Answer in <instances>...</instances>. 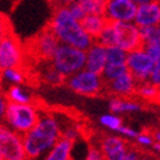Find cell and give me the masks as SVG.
<instances>
[{
	"label": "cell",
	"mask_w": 160,
	"mask_h": 160,
	"mask_svg": "<svg viewBox=\"0 0 160 160\" xmlns=\"http://www.w3.org/2000/svg\"><path fill=\"white\" fill-rule=\"evenodd\" d=\"M65 85L73 92L87 98H95L106 92V83L103 77L86 68L67 77Z\"/></svg>",
	"instance_id": "cell-4"
},
{
	"label": "cell",
	"mask_w": 160,
	"mask_h": 160,
	"mask_svg": "<svg viewBox=\"0 0 160 160\" xmlns=\"http://www.w3.org/2000/svg\"><path fill=\"white\" fill-rule=\"evenodd\" d=\"M137 79H135L129 70L120 74L118 77L106 82V92L111 94L112 97H121V98H130L134 97L137 90Z\"/></svg>",
	"instance_id": "cell-12"
},
{
	"label": "cell",
	"mask_w": 160,
	"mask_h": 160,
	"mask_svg": "<svg viewBox=\"0 0 160 160\" xmlns=\"http://www.w3.org/2000/svg\"><path fill=\"white\" fill-rule=\"evenodd\" d=\"M155 64L156 62L147 55L143 47L129 51L126 55V68L129 73L137 79V82L147 81Z\"/></svg>",
	"instance_id": "cell-8"
},
{
	"label": "cell",
	"mask_w": 160,
	"mask_h": 160,
	"mask_svg": "<svg viewBox=\"0 0 160 160\" xmlns=\"http://www.w3.org/2000/svg\"><path fill=\"white\" fill-rule=\"evenodd\" d=\"M152 135H154V139H155V141H160V133H159V130L154 132Z\"/></svg>",
	"instance_id": "cell-38"
},
{
	"label": "cell",
	"mask_w": 160,
	"mask_h": 160,
	"mask_svg": "<svg viewBox=\"0 0 160 160\" xmlns=\"http://www.w3.org/2000/svg\"><path fill=\"white\" fill-rule=\"evenodd\" d=\"M107 22L108 20L106 18L104 14H85L81 20L82 28L94 41L100 34V31L104 29Z\"/></svg>",
	"instance_id": "cell-18"
},
{
	"label": "cell",
	"mask_w": 160,
	"mask_h": 160,
	"mask_svg": "<svg viewBox=\"0 0 160 160\" xmlns=\"http://www.w3.org/2000/svg\"><path fill=\"white\" fill-rule=\"evenodd\" d=\"M85 159L86 160H103L104 159V155H103L102 150L98 145H94V146H90L89 148H87Z\"/></svg>",
	"instance_id": "cell-30"
},
{
	"label": "cell",
	"mask_w": 160,
	"mask_h": 160,
	"mask_svg": "<svg viewBox=\"0 0 160 160\" xmlns=\"http://www.w3.org/2000/svg\"><path fill=\"white\" fill-rule=\"evenodd\" d=\"M59 44H60L59 39L47 28L42 33H39L37 35V38L33 41V43H31V50H33V53L35 56H38L41 60L47 62L52 59V56Z\"/></svg>",
	"instance_id": "cell-11"
},
{
	"label": "cell",
	"mask_w": 160,
	"mask_h": 160,
	"mask_svg": "<svg viewBox=\"0 0 160 160\" xmlns=\"http://www.w3.org/2000/svg\"><path fill=\"white\" fill-rule=\"evenodd\" d=\"M60 137V124L56 116L51 112L42 111L37 124L21 135L26 159L43 158Z\"/></svg>",
	"instance_id": "cell-1"
},
{
	"label": "cell",
	"mask_w": 160,
	"mask_h": 160,
	"mask_svg": "<svg viewBox=\"0 0 160 160\" xmlns=\"http://www.w3.org/2000/svg\"><path fill=\"white\" fill-rule=\"evenodd\" d=\"M142 46L151 44V43H160V26L159 25H151V26H143L139 28Z\"/></svg>",
	"instance_id": "cell-25"
},
{
	"label": "cell",
	"mask_w": 160,
	"mask_h": 160,
	"mask_svg": "<svg viewBox=\"0 0 160 160\" xmlns=\"http://www.w3.org/2000/svg\"><path fill=\"white\" fill-rule=\"evenodd\" d=\"M117 134H118V135H121V137H122V138H125V139H134L135 137H137L138 132L135 130V129H133V128L126 126V125H124V124H122V126L118 129Z\"/></svg>",
	"instance_id": "cell-31"
},
{
	"label": "cell",
	"mask_w": 160,
	"mask_h": 160,
	"mask_svg": "<svg viewBox=\"0 0 160 160\" xmlns=\"http://www.w3.org/2000/svg\"><path fill=\"white\" fill-rule=\"evenodd\" d=\"M55 7H69L72 3L77 2V0H51Z\"/></svg>",
	"instance_id": "cell-36"
},
{
	"label": "cell",
	"mask_w": 160,
	"mask_h": 160,
	"mask_svg": "<svg viewBox=\"0 0 160 160\" xmlns=\"http://www.w3.org/2000/svg\"><path fill=\"white\" fill-rule=\"evenodd\" d=\"M41 77L43 79V82L50 86H61L65 83V77H64L50 61H47V65H44L42 68Z\"/></svg>",
	"instance_id": "cell-22"
},
{
	"label": "cell",
	"mask_w": 160,
	"mask_h": 160,
	"mask_svg": "<svg viewBox=\"0 0 160 160\" xmlns=\"http://www.w3.org/2000/svg\"><path fill=\"white\" fill-rule=\"evenodd\" d=\"M108 0H77L85 14H104Z\"/></svg>",
	"instance_id": "cell-23"
},
{
	"label": "cell",
	"mask_w": 160,
	"mask_h": 160,
	"mask_svg": "<svg viewBox=\"0 0 160 160\" xmlns=\"http://www.w3.org/2000/svg\"><path fill=\"white\" fill-rule=\"evenodd\" d=\"M4 97L12 103H31L34 102V95L25 85H12L3 90Z\"/></svg>",
	"instance_id": "cell-20"
},
{
	"label": "cell",
	"mask_w": 160,
	"mask_h": 160,
	"mask_svg": "<svg viewBox=\"0 0 160 160\" xmlns=\"http://www.w3.org/2000/svg\"><path fill=\"white\" fill-rule=\"evenodd\" d=\"M109 112H113L116 115H125V113H135L143 108L142 102L138 99L130 98H121V97H113L108 103Z\"/></svg>",
	"instance_id": "cell-17"
},
{
	"label": "cell",
	"mask_w": 160,
	"mask_h": 160,
	"mask_svg": "<svg viewBox=\"0 0 160 160\" xmlns=\"http://www.w3.org/2000/svg\"><path fill=\"white\" fill-rule=\"evenodd\" d=\"M137 4L133 0H108L104 16L111 22H133Z\"/></svg>",
	"instance_id": "cell-10"
},
{
	"label": "cell",
	"mask_w": 160,
	"mask_h": 160,
	"mask_svg": "<svg viewBox=\"0 0 160 160\" xmlns=\"http://www.w3.org/2000/svg\"><path fill=\"white\" fill-rule=\"evenodd\" d=\"M0 155L3 160L26 159L21 135L4 122H0Z\"/></svg>",
	"instance_id": "cell-7"
},
{
	"label": "cell",
	"mask_w": 160,
	"mask_h": 160,
	"mask_svg": "<svg viewBox=\"0 0 160 160\" xmlns=\"http://www.w3.org/2000/svg\"><path fill=\"white\" fill-rule=\"evenodd\" d=\"M112 26L115 33V46L126 52L142 47L139 28L134 22H112Z\"/></svg>",
	"instance_id": "cell-9"
},
{
	"label": "cell",
	"mask_w": 160,
	"mask_h": 160,
	"mask_svg": "<svg viewBox=\"0 0 160 160\" xmlns=\"http://www.w3.org/2000/svg\"><path fill=\"white\" fill-rule=\"evenodd\" d=\"M141 158H142V154L139 152V150L128 147L126 154H125V156H124V160H139Z\"/></svg>",
	"instance_id": "cell-34"
},
{
	"label": "cell",
	"mask_w": 160,
	"mask_h": 160,
	"mask_svg": "<svg viewBox=\"0 0 160 160\" xmlns=\"http://www.w3.org/2000/svg\"><path fill=\"white\" fill-rule=\"evenodd\" d=\"M99 124H100V126L104 128V129L117 133L124 122H122V118L120 115H116L113 112H108V113H104L99 117Z\"/></svg>",
	"instance_id": "cell-24"
},
{
	"label": "cell",
	"mask_w": 160,
	"mask_h": 160,
	"mask_svg": "<svg viewBox=\"0 0 160 160\" xmlns=\"http://www.w3.org/2000/svg\"><path fill=\"white\" fill-rule=\"evenodd\" d=\"M11 31V22L8 21V18L4 14H0V41L3 39L5 34H8Z\"/></svg>",
	"instance_id": "cell-33"
},
{
	"label": "cell",
	"mask_w": 160,
	"mask_h": 160,
	"mask_svg": "<svg viewBox=\"0 0 160 160\" xmlns=\"http://www.w3.org/2000/svg\"><path fill=\"white\" fill-rule=\"evenodd\" d=\"M106 56H107V47L94 41L85 50V68L100 74L102 70L106 67V61H107Z\"/></svg>",
	"instance_id": "cell-15"
},
{
	"label": "cell",
	"mask_w": 160,
	"mask_h": 160,
	"mask_svg": "<svg viewBox=\"0 0 160 160\" xmlns=\"http://www.w3.org/2000/svg\"><path fill=\"white\" fill-rule=\"evenodd\" d=\"M135 97L141 102H146V103H156L160 97V91H159V86L151 83L150 81H143L138 82L137 85V90H135Z\"/></svg>",
	"instance_id": "cell-21"
},
{
	"label": "cell",
	"mask_w": 160,
	"mask_h": 160,
	"mask_svg": "<svg viewBox=\"0 0 160 160\" xmlns=\"http://www.w3.org/2000/svg\"><path fill=\"white\" fill-rule=\"evenodd\" d=\"M73 148L74 142L68 138L60 137L53 143V146L47 151L43 156L46 160H70L73 159Z\"/></svg>",
	"instance_id": "cell-16"
},
{
	"label": "cell",
	"mask_w": 160,
	"mask_h": 160,
	"mask_svg": "<svg viewBox=\"0 0 160 160\" xmlns=\"http://www.w3.org/2000/svg\"><path fill=\"white\" fill-rule=\"evenodd\" d=\"M133 2L137 5H139V4H145V3H148V2H152V0H133Z\"/></svg>",
	"instance_id": "cell-37"
},
{
	"label": "cell",
	"mask_w": 160,
	"mask_h": 160,
	"mask_svg": "<svg viewBox=\"0 0 160 160\" xmlns=\"http://www.w3.org/2000/svg\"><path fill=\"white\" fill-rule=\"evenodd\" d=\"M128 72V68H126V64H120V65H113V64H106L104 69L102 70L100 76L104 79V83L113 79L116 77H118L120 74L125 73Z\"/></svg>",
	"instance_id": "cell-27"
},
{
	"label": "cell",
	"mask_w": 160,
	"mask_h": 160,
	"mask_svg": "<svg viewBox=\"0 0 160 160\" xmlns=\"http://www.w3.org/2000/svg\"><path fill=\"white\" fill-rule=\"evenodd\" d=\"M134 141L137 142V145L141 147V148H145V150H151L154 145V135L148 133V132H138L137 137L134 138Z\"/></svg>",
	"instance_id": "cell-28"
},
{
	"label": "cell",
	"mask_w": 160,
	"mask_h": 160,
	"mask_svg": "<svg viewBox=\"0 0 160 160\" xmlns=\"http://www.w3.org/2000/svg\"><path fill=\"white\" fill-rule=\"evenodd\" d=\"M0 160H3V159H2V155H0Z\"/></svg>",
	"instance_id": "cell-39"
},
{
	"label": "cell",
	"mask_w": 160,
	"mask_h": 160,
	"mask_svg": "<svg viewBox=\"0 0 160 160\" xmlns=\"http://www.w3.org/2000/svg\"><path fill=\"white\" fill-rule=\"evenodd\" d=\"M133 22L138 28L159 25L160 23V3H159V0H152V2L137 5V12H135Z\"/></svg>",
	"instance_id": "cell-14"
},
{
	"label": "cell",
	"mask_w": 160,
	"mask_h": 160,
	"mask_svg": "<svg viewBox=\"0 0 160 160\" xmlns=\"http://www.w3.org/2000/svg\"><path fill=\"white\" fill-rule=\"evenodd\" d=\"M48 29L59 39L60 43H65L81 50H86L94 42V39L82 28L81 21L72 16L68 7H56Z\"/></svg>",
	"instance_id": "cell-2"
},
{
	"label": "cell",
	"mask_w": 160,
	"mask_h": 160,
	"mask_svg": "<svg viewBox=\"0 0 160 160\" xmlns=\"http://www.w3.org/2000/svg\"><path fill=\"white\" fill-rule=\"evenodd\" d=\"M25 82L26 73L21 69V67L0 69V87H2V90L12 85H25Z\"/></svg>",
	"instance_id": "cell-19"
},
{
	"label": "cell",
	"mask_w": 160,
	"mask_h": 160,
	"mask_svg": "<svg viewBox=\"0 0 160 160\" xmlns=\"http://www.w3.org/2000/svg\"><path fill=\"white\" fill-rule=\"evenodd\" d=\"M126 55H128V52L117 46L107 47V56H106L107 61H106V64H113V65L126 64Z\"/></svg>",
	"instance_id": "cell-26"
},
{
	"label": "cell",
	"mask_w": 160,
	"mask_h": 160,
	"mask_svg": "<svg viewBox=\"0 0 160 160\" xmlns=\"http://www.w3.org/2000/svg\"><path fill=\"white\" fill-rule=\"evenodd\" d=\"M147 55L152 59L155 62H160V43H151V44H145L142 46Z\"/></svg>",
	"instance_id": "cell-29"
},
{
	"label": "cell",
	"mask_w": 160,
	"mask_h": 160,
	"mask_svg": "<svg viewBox=\"0 0 160 160\" xmlns=\"http://www.w3.org/2000/svg\"><path fill=\"white\" fill-rule=\"evenodd\" d=\"M147 81H150L151 83H154L156 86H160V62L155 64V67L152 68V70H151Z\"/></svg>",
	"instance_id": "cell-32"
},
{
	"label": "cell",
	"mask_w": 160,
	"mask_h": 160,
	"mask_svg": "<svg viewBox=\"0 0 160 160\" xmlns=\"http://www.w3.org/2000/svg\"><path fill=\"white\" fill-rule=\"evenodd\" d=\"M98 146L100 147L103 155H104V159L107 160H124L126 150L129 147L125 138L117 134L103 137L99 141Z\"/></svg>",
	"instance_id": "cell-13"
},
{
	"label": "cell",
	"mask_w": 160,
	"mask_h": 160,
	"mask_svg": "<svg viewBox=\"0 0 160 160\" xmlns=\"http://www.w3.org/2000/svg\"><path fill=\"white\" fill-rule=\"evenodd\" d=\"M25 52L20 39L13 33H8L0 41V69L22 67Z\"/></svg>",
	"instance_id": "cell-6"
},
{
	"label": "cell",
	"mask_w": 160,
	"mask_h": 160,
	"mask_svg": "<svg viewBox=\"0 0 160 160\" xmlns=\"http://www.w3.org/2000/svg\"><path fill=\"white\" fill-rule=\"evenodd\" d=\"M41 113L42 109L37 104H34L33 102L31 103L8 102L3 122L16 133L22 135L37 124Z\"/></svg>",
	"instance_id": "cell-3"
},
{
	"label": "cell",
	"mask_w": 160,
	"mask_h": 160,
	"mask_svg": "<svg viewBox=\"0 0 160 160\" xmlns=\"http://www.w3.org/2000/svg\"><path fill=\"white\" fill-rule=\"evenodd\" d=\"M7 103H8V100L4 97L3 90H0V122H3V120H4V113H5Z\"/></svg>",
	"instance_id": "cell-35"
},
{
	"label": "cell",
	"mask_w": 160,
	"mask_h": 160,
	"mask_svg": "<svg viewBox=\"0 0 160 160\" xmlns=\"http://www.w3.org/2000/svg\"><path fill=\"white\" fill-rule=\"evenodd\" d=\"M50 62L67 78L85 68V50L60 43Z\"/></svg>",
	"instance_id": "cell-5"
}]
</instances>
